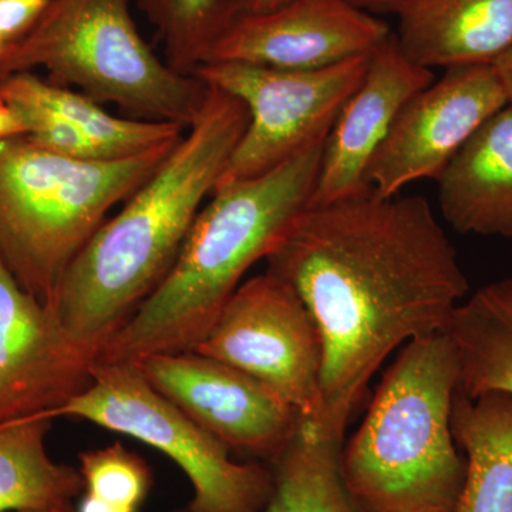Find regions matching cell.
<instances>
[{
  "instance_id": "3",
  "label": "cell",
  "mask_w": 512,
  "mask_h": 512,
  "mask_svg": "<svg viewBox=\"0 0 512 512\" xmlns=\"http://www.w3.org/2000/svg\"><path fill=\"white\" fill-rule=\"evenodd\" d=\"M326 138L268 173L215 188L173 268L97 360L136 362L197 349L248 269L312 204Z\"/></svg>"
},
{
  "instance_id": "8",
  "label": "cell",
  "mask_w": 512,
  "mask_h": 512,
  "mask_svg": "<svg viewBox=\"0 0 512 512\" xmlns=\"http://www.w3.org/2000/svg\"><path fill=\"white\" fill-rule=\"evenodd\" d=\"M370 55L315 70L200 64L192 76L205 86L237 97L249 113L247 130L217 187L259 177L325 140L346 101L362 83Z\"/></svg>"
},
{
  "instance_id": "19",
  "label": "cell",
  "mask_w": 512,
  "mask_h": 512,
  "mask_svg": "<svg viewBox=\"0 0 512 512\" xmlns=\"http://www.w3.org/2000/svg\"><path fill=\"white\" fill-rule=\"evenodd\" d=\"M53 421L37 416L0 424V512L70 507L83 493L79 468L47 453Z\"/></svg>"
},
{
  "instance_id": "22",
  "label": "cell",
  "mask_w": 512,
  "mask_h": 512,
  "mask_svg": "<svg viewBox=\"0 0 512 512\" xmlns=\"http://www.w3.org/2000/svg\"><path fill=\"white\" fill-rule=\"evenodd\" d=\"M164 46V60L192 76L225 23L224 0H138Z\"/></svg>"
},
{
  "instance_id": "5",
  "label": "cell",
  "mask_w": 512,
  "mask_h": 512,
  "mask_svg": "<svg viewBox=\"0 0 512 512\" xmlns=\"http://www.w3.org/2000/svg\"><path fill=\"white\" fill-rule=\"evenodd\" d=\"M177 143L136 156L80 160L37 146L26 134L0 138V261L49 305L109 212L156 173Z\"/></svg>"
},
{
  "instance_id": "10",
  "label": "cell",
  "mask_w": 512,
  "mask_h": 512,
  "mask_svg": "<svg viewBox=\"0 0 512 512\" xmlns=\"http://www.w3.org/2000/svg\"><path fill=\"white\" fill-rule=\"evenodd\" d=\"M133 363L158 393L229 451L268 466L301 424V414L265 384L195 350L148 355Z\"/></svg>"
},
{
  "instance_id": "29",
  "label": "cell",
  "mask_w": 512,
  "mask_h": 512,
  "mask_svg": "<svg viewBox=\"0 0 512 512\" xmlns=\"http://www.w3.org/2000/svg\"><path fill=\"white\" fill-rule=\"evenodd\" d=\"M494 67L507 94L508 104L512 106V47L494 63Z\"/></svg>"
},
{
  "instance_id": "12",
  "label": "cell",
  "mask_w": 512,
  "mask_h": 512,
  "mask_svg": "<svg viewBox=\"0 0 512 512\" xmlns=\"http://www.w3.org/2000/svg\"><path fill=\"white\" fill-rule=\"evenodd\" d=\"M390 35L392 30L383 19L346 0H288L268 12L229 19L201 64L322 69L369 55Z\"/></svg>"
},
{
  "instance_id": "21",
  "label": "cell",
  "mask_w": 512,
  "mask_h": 512,
  "mask_svg": "<svg viewBox=\"0 0 512 512\" xmlns=\"http://www.w3.org/2000/svg\"><path fill=\"white\" fill-rule=\"evenodd\" d=\"M20 97L56 111L84 131L114 157H130L153 148L177 143L185 128L164 121L133 119L110 114L99 101L59 86L33 72L10 74L0 79V99Z\"/></svg>"
},
{
  "instance_id": "4",
  "label": "cell",
  "mask_w": 512,
  "mask_h": 512,
  "mask_svg": "<svg viewBox=\"0 0 512 512\" xmlns=\"http://www.w3.org/2000/svg\"><path fill=\"white\" fill-rule=\"evenodd\" d=\"M460 384L446 332L413 340L340 448L343 480L370 512H454L466 477L451 413Z\"/></svg>"
},
{
  "instance_id": "16",
  "label": "cell",
  "mask_w": 512,
  "mask_h": 512,
  "mask_svg": "<svg viewBox=\"0 0 512 512\" xmlns=\"http://www.w3.org/2000/svg\"><path fill=\"white\" fill-rule=\"evenodd\" d=\"M397 43L421 67L494 64L512 47V0H404Z\"/></svg>"
},
{
  "instance_id": "11",
  "label": "cell",
  "mask_w": 512,
  "mask_h": 512,
  "mask_svg": "<svg viewBox=\"0 0 512 512\" xmlns=\"http://www.w3.org/2000/svg\"><path fill=\"white\" fill-rule=\"evenodd\" d=\"M507 104L494 64L446 69L400 111L367 168V185L393 197L416 181H437L457 151Z\"/></svg>"
},
{
  "instance_id": "32",
  "label": "cell",
  "mask_w": 512,
  "mask_h": 512,
  "mask_svg": "<svg viewBox=\"0 0 512 512\" xmlns=\"http://www.w3.org/2000/svg\"><path fill=\"white\" fill-rule=\"evenodd\" d=\"M6 47H8V45H6V43L3 42V40H0V59H2L3 53H5Z\"/></svg>"
},
{
  "instance_id": "1",
  "label": "cell",
  "mask_w": 512,
  "mask_h": 512,
  "mask_svg": "<svg viewBox=\"0 0 512 512\" xmlns=\"http://www.w3.org/2000/svg\"><path fill=\"white\" fill-rule=\"evenodd\" d=\"M265 261L318 326L322 410L313 424L339 441L384 360L446 332L470 288L429 201L372 188L309 205Z\"/></svg>"
},
{
  "instance_id": "14",
  "label": "cell",
  "mask_w": 512,
  "mask_h": 512,
  "mask_svg": "<svg viewBox=\"0 0 512 512\" xmlns=\"http://www.w3.org/2000/svg\"><path fill=\"white\" fill-rule=\"evenodd\" d=\"M434 80L433 70L404 55L393 32L373 50L362 83L326 138L311 205L346 200L369 190L367 168L376 151L407 101Z\"/></svg>"
},
{
  "instance_id": "20",
  "label": "cell",
  "mask_w": 512,
  "mask_h": 512,
  "mask_svg": "<svg viewBox=\"0 0 512 512\" xmlns=\"http://www.w3.org/2000/svg\"><path fill=\"white\" fill-rule=\"evenodd\" d=\"M342 444L302 419L288 446L269 464L274 487L262 512H370L343 480Z\"/></svg>"
},
{
  "instance_id": "7",
  "label": "cell",
  "mask_w": 512,
  "mask_h": 512,
  "mask_svg": "<svg viewBox=\"0 0 512 512\" xmlns=\"http://www.w3.org/2000/svg\"><path fill=\"white\" fill-rule=\"evenodd\" d=\"M90 421L171 458L192 488L190 512H262L274 487L269 466L238 463L221 441L165 399L133 362H100L82 393L50 414Z\"/></svg>"
},
{
  "instance_id": "23",
  "label": "cell",
  "mask_w": 512,
  "mask_h": 512,
  "mask_svg": "<svg viewBox=\"0 0 512 512\" xmlns=\"http://www.w3.org/2000/svg\"><path fill=\"white\" fill-rule=\"evenodd\" d=\"M79 461L83 493L116 507L140 510L153 485V474L143 458L114 443L83 451Z\"/></svg>"
},
{
  "instance_id": "6",
  "label": "cell",
  "mask_w": 512,
  "mask_h": 512,
  "mask_svg": "<svg viewBox=\"0 0 512 512\" xmlns=\"http://www.w3.org/2000/svg\"><path fill=\"white\" fill-rule=\"evenodd\" d=\"M46 70V79L116 104L133 119L187 130L208 87L153 52L131 16L130 0H52L28 35L6 47L0 79Z\"/></svg>"
},
{
  "instance_id": "25",
  "label": "cell",
  "mask_w": 512,
  "mask_h": 512,
  "mask_svg": "<svg viewBox=\"0 0 512 512\" xmlns=\"http://www.w3.org/2000/svg\"><path fill=\"white\" fill-rule=\"evenodd\" d=\"M52 0H0V40L18 42L39 22Z\"/></svg>"
},
{
  "instance_id": "15",
  "label": "cell",
  "mask_w": 512,
  "mask_h": 512,
  "mask_svg": "<svg viewBox=\"0 0 512 512\" xmlns=\"http://www.w3.org/2000/svg\"><path fill=\"white\" fill-rule=\"evenodd\" d=\"M437 183L441 215L454 231L512 238L511 104L478 128Z\"/></svg>"
},
{
  "instance_id": "17",
  "label": "cell",
  "mask_w": 512,
  "mask_h": 512,
  "mask_svg": "<svg viewBox=\"0 0 512 512\" xmlns=\"http://www.w3.org/2000/svg\"><path fill=\"white\" fill-rule=\"evenodd\" d=\"M451 429L466 458L454 512H512V396L457 392Z\"/></svg>"
},
{
  "instance_id": "26",
  "label": "cell",
  "mask_w": 512,
  "mask_h": 512,
  "mask_svg": "<svg viewBox=\"0 0 512 512\" xmlns=\"http://www.w3.org/2000/svg\"><path fill=\"white\" fill-rule=\"evenodd\" d=\"M288 0H224L225 23L234 16L268 12Z\"/></svg>"
},
{
  "instance_id": "18",
  "label": "cell",
  "mask_w": 512,
  "mask_h": 512,
  "mask_svg": "<svg viewBox=\"0 0 512 512\" xmlns=\"http://www.w3.org/2000/svg\"><path fill=\"white\" fill-rule=\"evenodd\" d=\"M446 333L456 350L458 392L512 396V278L485 285L461 302Z\"/></svg>"
},
{
  "instance_id": "24",
  "label": "cell",
  "mask_w": 512,
  "mask_h": 512,
  "mask_svg": "<svg viewBox=\"0 0 512 512\" xmlns=\"http://www.w3.org/2000/svg\"><path fill=\"white\" fill-rule=\"evenodd\" d=\"M18 114L26 128V136L52 153L60 156L80 158V160H111L110 151L97 144L79 127L64 119L56 111L47 109L42 104L20 97L0 99Z\"/></svg>"
},
{
  "instance_id": "28",
  "label": "cell",
  "mask_w": 512,
  "mask_h": 512,
  "mask_svg": "<svg viewBox=\"0 0 512 512\" xmlns=\"http://www.w3.org/2000/svg\"><path fill=\"white\" fill-rule=\"evenodd\" d=\"M26 134V128L12 107L0 101V138Z\"/></svg>"
},
{
  "instance_id": "30",
  "label": "cell",
  "mask_w": 512,
  "mask_h": 512,
  "mask_svg": "<svg viewBox=\"0 0 512 512\" xmlns=\"http://www.w3.org/2000/svg\"><path fill=\"white\" fill-rule=\"evenodd\" d=\"M76 512H136L127 510V508L116 507L104 503L99 498L93 497V495L83 493L82 500L77 505Z\"/></svg>"
},
{
  "instance_id": "33",
  "label": "cell",
  "mask_w": 512,
  "mask_h": 512,
  "mask_svg": "<svg viewBox=\"0 0 512 512\" xmlns=\"http://www.w3.org/2000/svg\"><path fill=\"white\" fill-rule=\"evenodd\" d=\"M174 512H190V511H188V508H184V510H178V511H174Z\"/></svg>"
},
{
  "instance_id": "31",
  "label": "cell",
  "mask_w": 512,
  "mask_h": 512,
  "mask_svg": "<svg viewBox=\"0 0 512 512\" xmlns=\"http://www.w3.org/2000/svg\"><path fill=\"white\" fill-rule=\"evenodd\" d=\"M26 512H76V508H74L73 505H70V507L56 508V510H49V511H26Z\"/></svg>"
},
{
  "instance_id": "27",
  "label": "cell",
  "mask_w": 512,
  "mask_h": 512,
  "mask_svg": "<svg viewBox=\"0 0 512 512\" xmlns=\"http://www.w3.org/2000/svg\"><path fill=\"white\" fill-rule=\"evenodd\" d=\"M355 8L370 13V15H397L404 0H346Z\"/></svg>"
},
{
  "instance_id": "9",
  "label": "cell",
  "mask_w": 512,
  "mask_h": 512,
  "mask_svg": "<svg viewBox=\"0 0 512 512\" xmlns=\"http://www.w3.org/2000/svg\"><path fill=\"white\" fill-rule=\"evenodd\" d=\"M195 352L247 373L316 423L322 410L323 343L291 286L254 276L238 286Z\"/></svg>"
},
{
  "instance_id": "13",
  "label": "cell",
  "mask_w": 512,
  "mask_h": 512,
  "mask_svg": "<svg viewBox=\"0 0 512 512\" xmlns=\"http://www.w3.org/2000/svg\"><path fill=\"white\" fill-rule=\"evenodd\" d=\"M94 363L0 261V424L50 419L89 386Z\"/></svg>"
},
{
  "instance_id": "2",
  "label": "cell",
  "mask_w": 512,
  "mask_h": 512,
  "mask_svg": "<svg viewBox=\"0 0 512 512\" xmlns=\"http://www.w3.org/2000/svg\"><path fill=\"white\" fill-rule=\"evenodd\" d=\"M208 87L197 119L156 173L94 232L49 308L94 360L161 282L247 130V106Z\"/></svg>"
}]
</instances>
